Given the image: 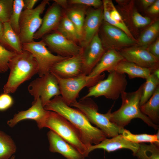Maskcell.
Instances as JSON below:
<instances>
[{
	"label": "cell",
	"mask_w": 159,
	"mask_h": 159,
	"mask_svg": "<svg viewBox=\"0 0 159 159\" xmlns=\"http://www.w3.org/2000/svg\"><path fill=\"white\" fill-rule=\"evenodd\" d=\"M150 53L159 59V39L157 38L156 40L148 47Z\"/></svg>",
	"instance_id": "39"
},
{
	"label": "cell",
	"mask_w": 159,
	"mask_h": 159,
	"mask_svg": "<svg viewBox=\"0 0 159 159\" xmlns=\"http://www.w3.org/2000/svg\"><path fill=\"white\" fill-rule=\"evenodd\" d=\"M9 75L3 90L4 93L15 92L19 86L37 74V62L29 52L23 50L17 53L10 61L9 64Z\"/></svg>",
	"instance_id": "3"
},
{
	"label": "cell",
	"mask_w": 159,
	"mask_h": 159,
	"mask_svg": "<svg viewBox=\"0 0 159 159\" xmlns=\"http://www.w3.org/2000/svg\"><path fill=\"white\" fill-rule=\"evenodd\" d=\"M44 127L55 132L85 157L88 155V149L83 142L79 131L63 116L55 112L48 111L41 129Z\"/></svg>",
	"instance_id": "4"
},
{
	"label": "cell",
	"mask_w": 159,
	"mask_h": 159,
	"mask_svg": "<svg viewBox=\"0 0 159 159\" xmlns=\"http://www.w3.org/2000/svg\"><path fill=\"white\" fill-rule=\"evenodd\" d=\"M28 90L34 100L40 98L44 107L53 97L60 95L57 80L51 72L32 81Z\"/></svg>",
	"instance_id": "10"
},
{
	"label": "cell",
	"mask_w": 159,
	"mask_h": 159,
	"mask_svg": "<svg viewBox=\"0 0 159 159\" xmlns=\"http://www.w3.org/2000/svg\"><path fill=\"white\" fill-rule=\"evenodd\" d=\"M132 19L135 26L139 28L147 26L151 22L150 18L143 16L137 11H135L133 14Z\"/></svg>",
	"instance_id": "37"
},
{
	"label": "cell",
	"mask_w": 159,
	"mask_h": 159,
	"mask_svg": "<svg viewBox=\"0 0 159 159\" xmlns=\"http://www.w3.org/2000/svg\"><path fill=\"white\" fill-rule=\"evenodd\" d=\"M47 135L50 152L59 153L67 159H85V157L75 147L53 131L50 130Z\"/></svg>",
	"instance_id": "18"
},
{
	"label": "cell",
	"mask_w": 159,
	"mask_h": 159,
	"mask_svg": "<svg viewBox=\"0 0 159 159\" xmlns=\"http://www.w3.org/2000/svg\"><path fill=\"white\" fill-rule=\"evenodd\" d=\"M154 70L140 66L124 59L120 61L113 70L120 73L127 74L130 79L140 78L145 79L152 73Z\"/></svg>",
	"instance_id": "23"
},
{
	"label": "cell",
	"mask_w": 159,
	"mask_h": 159,
	"mask_svg": "<svg viewBox=\"0 0 159 159\" xmlns=\"http://www.w3.org/2000/svg\"><path fill=\"white\" fill-rule=\"evenodd\" d=\"M74 5L73 7H68L65 14L75 27L81 40L87 7L81 5Z\"/></svg>",
	"instance_id": "26"
},
{
	"label": "cell",
	"mask_w": 159,
	"mask_h": 159,
	"mask_svg": "<svg viewBox=\"0 0 159 159\" xmlns=\"http://www.w3.org/2000/svg\"><path fill=\"white\" fill-rule=\"evenodd\" d=\"M138 159H159V145L139 143V148L134 155Z\"/></svg>",
	"instance_id": "30"
},
{
	"label": "cell",
	"mask_w": 159,
	"mask_h": 159,
	"mask_svg": "<svg viewBox=\"0 0 159 159\" xmlns=\"http://www.w3.org/2000/svg\"><path fill=\"white\" fill-rule=\"evenodd\" d=\"M102 2L103 20L104 21L119 28L130 37L134 39L112 1L104 0Z\"/></svg>",
	"instance_id": "22"
},
{
	"label": "cell",
	"mask_w": 159,
	"mask_h": 159,
	"mask_svg": "<svg viewBox=\"0 0 159 159\" xmlns=\"http://www.w3.org/2000/svg\"><path fill=\"white\" fill-rule=\"evenodd\" d=\"M24 6L23 0H14L12 12L9 21L13 30L19 36V20Z\"/></svg>",
	"instance_id": "33"
},
{
	"label": "cell",
	"mask_w": 159,
	"mask_h": 159,
	"mask_svg": "<svg viewBox=\"0 0 159 159\" xmlns=\"http://www.w3.org/2000/svg\"><path fill=\"white\" fill-rule=\"evenodd\" d=\"M82 111L90 122L99 128L106 135L111 138L121 134L123 129L119 127L109 120L107 113L103 114L98 112L96 103L90 97L76 100L70 105Z\"/></svg>",
	"instance_id": "5"
},
{
	"label": "cell",
	"mask_w": 159,
	"mask_h": 159,
	"mask_svg": "<svg viewBox=\"0 0 159 159\" xmlns=\"http://www.w3.org/2000/svg\"><path fill=\"white\" fill-rule=\"evenodd\" d=\"M24 9L30 10L33 9L35 4L38 1V0H24Z\"/></svg>",
	"instance_id": "41"
},
{
	"label": "cell",
	"mask_w": 159,
	"mask_h": 159,
	"mask_svg": "<svg viewBox=\"0 0 159 159\" xmlns=\"http://www.w3.org/2000/svg\"><path fill=\"white\" fill-rule=\"evenodd\" d=\"M103 20L102 6L86 11L80 42L82 48L86 47L98 33Z\"/></svg>",
	"instance_id": "15"
},
{
	"label": "cell",
	"mask_w": 159,
	"mask_h": 159,
	"mask_svg": "<svg viewBox=\"0 0 159 159\" xmlns=\"http://www.w3.org/2000/svg\"><path fill=\"white\" fill-rule=\"evenodd\" d=\"M139 146V144L132 142L124 138L122 134H119L111 139L106 138L97 144L91 145L88 152L89 153L95 149H100L110 152L122 149H127L132 151L134 155Z\"/></svg>",
	"instance_id": "20"
},
{
	"label": "cell",
	"mask_w": 159,
	"mask_h": 159,
	"mask_svg": "<svg viewBox=\"0 0 159 159\" xmlns=\"http://www.w3.org/2000/svg\"><path fill=\"white\" fill-rule=\"evenodd\" d=\"M16 150V144L11 137L0 130V159H9Z\"/></svg>",
	"instance_id": "28"
},
{
	"label": "cell",
	"mask_w": 159,
	"mask_h": 159,
	"mask_svg": "<svg viewBox=\"0 0 159 159\" xmlns=\"http://www.w3.org/2000/svg\"><path fill=\"white\" fill-rule=\"evenodd\" d=\"M159 130L155 135L147 134H135L125 128L122 131V134L123 137L129 141L136 143H154L159 145Z\"/></svg>",
	"instance_id": "29"
},
{
	"label": "cell",
	"mask_w": 159,
	"mask_h": 159,
	"mask_svg": "<svg viewBox=\"0 0 159 159\" xmlns=\"http://www.w3.org/2000/svg\"><path fill=\"white\" fill-rule=\"evenodd\" d=\"M152 73L158 79H159V68L154 70L153 71Z\"/></svg>",
	"instance_id": "45"
},
{
	"label": "cell",
	"mask_w": 159,
	"mask_h": 159,
	"mask_svg": "<svg viewBox=\"0 0 159 159\" xmlns=\"http://www.w3.org/2000/svg\"><path fill=\"white\" fill-rule=\"evenodd\" d=\"M127 84L125 74L113 70L109 72L106 79L100 80L89 87L87 94L81 99L103 96L107 99L116 100L122 92L125 91Z\"/></svg>",
	"instance_id": "6"
},
{
	"label": "cell",
	"mask_w": 159,
	"mask_h": 159,
	"mask_svg": "<svg viewBox=\"0 0 159 159\" xmlns=\"http://www.w3.org/2000/svg\"><path fill=\"white\" fill-rule=\"evenodd\" d=\"M51 73L57 80L61 96L69 106L77 100L80 92L83 88L93 86L105 77L103 72V74L93 78H89L87 75L82 74L76 77L63 78Z\"/></svg>",
	"instance_id": "7"
},
{
	"label": "cell",
	"mask_w": 159,
	"mask_h": 159,
	"mask_svg": "<svg viewBox=\"0 0 159 159\" xmlns=\"http://www.w3.org/2000/svg\"><path fill=\"white\" fill-rule=\"evenodd\" d=\"M148 11L152 14H158L159 12V0H156L155 2L149 7Z\"/></svg>",
	"instance_id": "40"
},
{
	"label": "cell",
	"mask_w": 159,
	"mask_h": 159,
	"mask_svg": "<svg viewBox=\"0 0 159 159\" xmlns=\"http://www.w3.org/2000/svg\"><path fill=\"white\" fill-rule=\"evenodd\" d=\"M56 31L76 43L80 42V37L75 27L65 14H63Z\"/></svg>",
	"instance_id": "27"
},
{
	"label": "cell",
	"mask_w": 159,
	"mask_h": 159,
	"mask_svg": "<svg viewBox=\"0 0 159 159\" xmlns=\"http://www.w3.org/2000/svg\"><path fill=\"white\" fill-rule=\"evenodd\" d=\"M14 0H0V21L8 22L12 12Z\"/></svg>",
	"instance_id": "35"
},
{
	"label": "cell",
	"mask_w": 159,
	"mask_h": 159,
	"mask_svg": "<svg viewBox=\"0 0 159 159\" xmlns=\"http://www.w3.org/2000/svg\"><path fill=\"white\" fill-rule=\"evenodd\" d=\"M53 1L61 7L66 9L68 7V1L66 0H54Z\"/></svg>",
	"instance_id": "42"
},
{
	"label": "cell",
	"mask_w": 159,
	"mask_h": 159,
	"mask_svg": "<svg viewBox=\"0 0 159 159\" xmlns=\"http://www.w3.org/2000/svg\"><path fill=\"white\" fill-rule=\"evenodd\" d=\"M159 32V22L155 21L150 25L142 33L137 43L138 45L147 47L158 36Z\"/></svg>",
	"instance_id": "32"
},
{
	"label": "cell",
	"mask_w": 159,
	"mask_h": 159,
	"mask_svg": "<svg viewBox=\"0 0 159 159\" xmlns=\"http://www.w3.org/2000/svg\"><path fill=\"white\" fill-rule=\"evenodd\" d=\"M3 23L2 45L10 51L21 52L23 50L19 36L13 30L9 22Z\"/></svg>",
	"instance_id": "24"
},
{
	"label": "cell",
	"mask_w": 159,
	"mask_h": 159,
	"mask_svg": "<svg viewBox=\"0 0 159 159\" xmlns=\"http://www.w3.org/2000/svg\"><path fill=\"white\" fill-rule=\"evenodd\" d=\"M159 86V79L152 73L146 79L140 102V106L145 103L153 95Z\"/></svg>",
	"instance_id": "31"
},
{
	"label": "cell",
	"mask_w": 159,
	"mask_h": 159,
	"mask_svg": "<svg viewBox=\"0 0 159 159\" xmlns=\"http://www.w3.org/2000/svg\"><path fill=\"white\" fill-rule=\"evenodd\" d=\"M106 51L98 33L89 43L83 48L82 74L88 75L99 62Z\"/></svg>",
	"instance_id": "14"
},
{
	"label": "cell",
	"mask_w": 159,
	"mask_h": 159,
	"mask_svg": "<svg viewBox=\"0 0 159 159\" xmlns=\"http://www.w3.org/2000/svg\"><path fill=\"white\" fill-rule=\"evenodd\" d=\"M14 100L8 94L4 93L0 95V111H5L13 105Z\"/></svg>",
	"instance_id": "38"
},
{
	"label": "cell",
	"mask_w": 159,
	"mask_h": 159,
	"mask_svg": "<svg viewBox=\"0 0 159 159\" xmlns=\"http://www.w3.org/2000/svg\"><path fill=\"white\" fill-rule=\"evenodd\" d=\"M61 7L55 2L49 8L42 24L34 36V39L42 38L53 31H55L63 16Z\"/></svg>",
	"instance_id": "19"
},
{
	"label": "cell",
	"mask_w": 159,
	"mask_h": 159,
	"mask_svg": "<svg viewBox=\"0 0 159 159\" xmlns=\"http://www.w3.org/2000/svg\"><path fill=\"white\" fill-rule=\"evenodd\" d=\"M68 3L72 5H79L87 7L93 6L98 8L102 6V1L100 0H70Z\"/></svg>",
	"instance_id": "36"
},
{
	"label": "cell",
	"mask_w": 159,
	"mask_h": 159,
	"mask_svg": "<svg viewBox=\"0 0 159 159\" xmlns=\"http://www.w3.org/2000/svg\"><path fill=\"white\" fill-rule=\"evenodd\" d=\"M100 28V37L106 50L118 51L135 45L137 42L129 36L122 30L103 21Z\"/></svg>",
	"instance_id": "11"
},
{
	"label": "cell",
	"mask_w": 159,
	"mask_h": 159,
	"mask_svg": "<svg viewBox=\"0 0 159 159\" xmlns=\"http://www.w3.org/2000/svg\"><path fill=\"white\" fill-rule=\"evenodd\" d=\"M83 65L82 52L57 63L51 68L50 72L62 78L74 77L82 74Z\"/></svg>",
	"instance_id": "16"
},
{
	"label": "cell",
	"mask_w": 159,
	"mask_h": 159,
	"mask_svg": "<svg viewBox=\"0 0 159 159\" xmlns=\"http://www.w3.org/2000/svg\"><path fill=\"white\" fill-rule=\"evenodd\" d=\"M141 112L155 124L159 123V86L153 95L144 104L140 106Z\"/></svg>",
	"instance_id": "25"
},
{
	"label": "cell",
	"mask_w": 159,
	"mask_h": 159,
	"mask_svg": "<svg viewBox=\"0 0 159 159\" xmlns=\"http://www.w3.org/2000/svg\"><path fill=\"white\" fill-rule=\"evenodd\" d=\"M17 53L7 49L0 44V73L8 70L10 61Z\"/></svg>",
	"instance_id": "34"
},
{
	"label": "cell",
	"mask_w": 159,
	"mask_h": 159,
	"mask_svg": "<svg viewBox=\"0 0 159 159\" xmlns=\"http://www.w3.org/2000/svg\"><path fill=\"white\" fill-rule=\"evenodd\" d=\"M9 159H15V156L14 155H12Z\"/></svg>",
	"instance_id": "46"
},
{
	"label": "cell",
	"mask_w": 159,
	"mask_h": 159,
	"mask_svg": "<svg viewBox=\"0 0 159 159\" xmlns=\"http://www.w3.org/2000/svg\"><path fill=\"white\" fill-rule=\"evenodd\" d=\"M118 51L127 61L153 70L159 68V59L150 53L147 47L134 45Z\"/></svg>",
	"instance_id": "13"
},
{
	"label": "cell",
	"mask_w": 159,
	"mask_h": 159,
	"mask_svg": "<svg viewBox=\"0 0 159 159\" xmlns=\"http://www.w3.org/2000/svg\"><path fill=\"white\" fill-rule=\"evenodd\" d=\"M46 46L42 39L39 42L22 44L23 50L30 52L36 59L38 67L37 74L39 77L49 73L56 63L68 57L53 54Z\"/></svg>",
	"instance_id": "9"
},
{
	"label": "cell",
	"mask_w": 159,
	"mask_h": 159,
	"mask_svg": "<svg viewBox=\"0 0 159 159\" xmlns=\"http://www.w3.org/2000/svg\"><path fill=\"white\" fill-rule=\"evenodd\" d=\"M155 0H142L141 1L142 4L144 8L150 7L155 1Z\"/></svg>",
	"instance_id": "43"
},
{
	"label": "cell",
	"mask_w": 159,
	"mask_h": 159,
	"mask_svg": "<svg viewBox=\"0 0 159 159\" xmlns=\"http://www.w3.org/2000/svg\"><path fill=\"white\" fill-rule=\"evenodd\" d=\"M47 112L44 109L40 98H38L34 100L32 106L28 109L15 114L12 118L7 121V124L9 127H13L21 121L33 120L36 122L38 127L40 129Z\"/></svg>",
	"instance_id": "17"
},
{
	"label": "cell",
	"mask_w": 159,
	"mask_h": 159,
	"mask_svg": "<svg viewBox=\"0 0 159 159\" xmlns=\"http://www.w3.org/2000/svg\"><path fill=\"white\" fill-rule=\"evenodd\" d=\"M124 59L119 52L115 49L106 50L101 59L87 76L89 78L96 77L105 71L108 72L114 69L121 61Z\"/></svg>",
	"instance_id": "21"
},
{
	"label": "cell",
	"mask_w": 159,
	"mask_h": 159,
	"mask_svg": "<svg viewBox=\"0 0 159 159\" xmlns=\"http://www.w3.org/2000/svg\"><path fill=\"white\" fill-rule=\"evenodd\" d=\"M49 3V0H44L35 8L22 11L19 21V34L22 44L34 41V35L42 22V19L40 15Z\"/></svg>",
	"instance_id": "8"
},
{
	"label": "cell",
	"mask_w": 159,
	"mask_h": 159,
	"mask_svg": "<svg viewBox=\"0 0 159 159\" xmlns=\"http://www.w3.org/2000/svg\"><path fill=\"white\" fill-rule=\"evenodd\" d=\"M42 39L52 52L62 57H71L82 51L83 48L80 46L56 31L45 35Z\"/></svg>",
	"instance_id": "12"
},
{
	"label": "cell",
	"mask_w": 159,
	"mask_h": 159,
	"mask_svg": "<svg viewBox=\"0 0 159 159\" xmlns=\"http://www.w3.org/2000/svg\"><path fill=\"white\" fill-rule=\"evenodd\" d=\"M46 110L63 116L79 131L83 142L88 150L92 144L97 145L107 137L100 129L93 126L85 114L77 108L68 105L61 96L54 97L44 106Z\"/></svg>",
	"instance_id": "1"
},
{
	"label": "cell",
	"mask_w": 159,
	"mask_h": 159,
	"mask_svg": "<svg viewBox=\"0 0 159 159\" xmlns=\"http://www.w3.org/2000/svg\"><path fill=\"white\" fill-rule=\"evenodd\" d=\"M4 28V23L0 21V44L1 45L2 43Z\"/></svg>",
	"instance_id": "44"
},
{
	"label": "cell",
	"mask_w": 159,
	"mask_h": 159,
	"mask_svg": "<svg viewBox=\"0 0 159 159\" xmlns=\"http://www.w3.org/2000/svg\"><path fill=\"white\" fill-rule=\"evenodd\" d=\"M143 83L136 91L130 92L121 93L122 105L117 110L111 112L112 107L107 112L110 120L122 128L130 123L133 119H141L149 126L156 130L158 125L154 124L140 108V102L143 90Z\"/></svg>",
	"instance_id": "2"
}]
</instances>
